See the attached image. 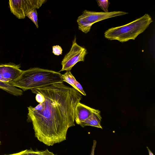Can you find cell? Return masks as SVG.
<instances>
[{
  "label": "cell",
  "mask_w": 155,
  "mask_h": 155,
  "mask_svg": "<svg viewBox=\"0 0 155 155\" xmlns=\"http://www.w3.org/2000/svg\"><path fill=\"white\" fill-rule=\"evenodd\" d=\"M31 90L39 103L28 107V120L32 123L35 137L49 146L65 140L68 129L75 125L74 109L81 94L63 82Z\"/></svg>",
  "instance_id": "cell-1"
},
{
  "label": "cell",
  "mask_w": 155,
  "mask_h": 155,
  "mask_svg": "<svg viewBox=\"0 0 155 155\" xmlns=\"http://www.w3.org/2000/svg\"><path fill=\"white\" fill-rule=\"evenodd\" d=\"M63 82L60 72L35 67L23 71L17 78L9 83L25 91Z\"/></svg>",
  "instance_id": "cell-2"
},
{
  "label": "cell",
  "mask_w": 155,
  "mask_h": 155,
  "mask_svg": "<svg viewBox=\"0 0 155 155\" xmlns=\"http://www.w3.org/2000/svg\"><path fill=\"white\" fill-rule=\"evenodd\" d=\"M153 21L147 14L125 25L112 27L106 31L105 37L110 40H117L123 42L130 40H135L143 32Z\"/></svg>",
  "instance_id": "cell-3"
},
{
  "label": "cell",
  "mask_w": 155,
  "mask_h": 155,
  "mask_svg": "<svg viewBox=\"0 0 155 155\" xmlns=\"http://www.w3.org/2000/svg\"><path fill=\"white\" fill-rule=\"evenodd\" d=\"M128 13L120 11H115L105 13L84 10L79 16L77 21L78 29L86 34L90 31L92 25L96 22L108 18L125 15Z\"/></svg>",
  "instance_id": "cell-4"
},
{
  "label": "cell",
  "mask_w": 155,
  "mask_h": 155,
  "mask_svg": "<svg viewBox=\"0 0 155 155\" xmlns=\"http://www.w3.org/2000/svg\"><path fill=\"white\" fill-rule=\"evenodd\" d=\"M87 54V49L77 43L75 36L70 51L65 55L61 62L62 68L59 72L70 71L78 62L84 61Z\"/></svg>",
  "instance_id": "cell-5"
},
{
  "label": "cell",
  "mask_w": 155,
  "mask_h": 155,
  "mask_svg": "<svg viewBox=\"0 0 155 155\" xmlns=\"http://www.w3.org/2000/svg\"><path fill=\"white\" fill-rule=\"evenodd\" d=\"M45 0H11L9 5L11 12L19 19L25 18L27 13L34 9L40 8Z\"/></svg>",
  "instance_id": "cell-6"
},
{
  "label": "cell",
  "mask_w": 155,
  "mask_h": 155,
  "mask_svg": "<svg viewBox=\"0 0 155 155\" xmlns=\"http://www.w3.org/2000/svg\"><path fill=\"white\" fill-rule=\"evenodd\" d=\"M20 68L19 64L12 63L3 64L0 67V73L9 82L16 79L22 74L23 71L21 70Z\"/></svg>",
  "instance_id": "cell-7"
},
{
  "label": "cell",
  "mask_w": 155,
  "mask_h": 155,
  "mask_svg": "<svg viewBox=\"0 0 155 155\" xmlns=\"http://www.w3.org/2000/svg\"><path fill=\"white\" fill-rule=\"evenodd\" d=\"M98 110H97L90 107L79 102L78 103L75 108L74 121L77 124L80 125L81 122Z\"/></svg>",
  "instance_id": "cell-8"
},
{
  "label": "cell",
  "mask_w": 155,
  "mask_h": 155,
  "mask_svg": "<svg viewBox=\"0 0 155 155\" xmlns=\"http://www.w3.org/2000/svg\"><path fill=\"white\" fill-rule=\"evenodd\" d=\"M63 81L71 85L74 88L82 94L86 95V94L82 86L77 81L70 71H66L63 74H62Z\"/></svg>",
  "instance_id": "cell-9"
},
{
  "label": "cell",
  "mask_w": 155,
  "mask_h": 155,
  "mask_svg": "<svg viewBox=\"0 0 155 155\" xmlns=\"http://www.w3.org/2000/svg\"><path fill=\"white\" fill-rule=\"evenodd\" d=\"M100 112L98 110L97 111L93 113L85 120L81 122L80 125L82 127H84L86 126H90L102 129L101 125L102 117Z\"/></svg>",
  "instance_id": "cell-10"
},
{
  "label": "cell",
  "mask_w": 155,
  "mask_h": 155,
  "mask_svg": "<svg viewBox=\"0 0 155 155\" xmlns=\"http://www.w3.org/2000/svg\"><path fill=\"white\" fill-rule=\"evenodd\" d=\"M0 88L16 96H21L23 94V91L21 89L13 86L9 82H4L0 81Z\"/></svg>",
  "instance_id": "cell-11"
},
{
  "label": "cell",
  "mask_w": 155,
  "mask_h": 155,
  "mask_svg": "<svg viewBox=\"0 0 155 155\" xmlns=\"http://www.w3.org/2000/svg\"><path fill=\"white\" fill-rule=\"evenodd\" d=\"M28 155H55L53 152L49 151L48 149L44 150H34L31 149L25 150Z\"/></svg>",
  "instance_id": "cell-12"
},
{
  "label": "cell",
  "mask_w": 155,
  "mask_h": 155,
  "mask_svg": "<svg viewBox=\"0 0 155 155\" xmlns=\"http://www.w3.org/2000/svg\"><path fill=\"white\" fill-rule=\"evenodd\" d=\"M26 16L29 18L35 24L36 27L38 28V13L36 9H34L30 11L27 13Z\"/></svg>",
  "instance_id": "cell-13"
},
{
  "label": "cell",
  "mask_w": 155,
  "mask_h": 155,
  "mask_svg": "<svg viewBox=\"0 0 155 155\" xmlns=\"http://www.w3.org/2000/svg\"><path fill=\"white\" fill-rule=\"evenodd\" d=\"M98 6L103 10L104 12L107 13L108 12V8L110 2L108 0H97Z\"/></svg>",
  "instance_id": "cell-14"
},
{
  "label": "cell",
  "mask_w": 155,
  "mask_h": 155,
  "mask_svg": "<svg viewBox=\"0 0 155 155\" xmlns=\"http://www.w3.org/2000/svg\"><path fill=\"white\" fill-rule=\"evenodd\" d=\"M63 50L58 45H54L52 47V53L55 55H59L62 54Z\"/></svg>",
  "instance_id": "cell-15"
},
{
  "label": "cell",
  "mask_w": 155,
  "mask_h": 155,
  "mask_svg": "<svg viewBox=\"0 0 155 155\" xmlns=\"http://www.w3.org/2000/svg\"><path fill=\"white\" fill-rule=\"evenodd\" d=\"M97 142L96 140H94L92 148L91 153L90 155H94V150L96 147Z\"/></svg>",
  "instance_id": "cell-16"
},
{
  "label": "cell",
  "mask_w": 155,
  "mask_h": 155,
  "mask_svg": "<svg viewBox=\"0 0 155 155\" xmlns=\"http://www.w3.org/2000/svg\"><path fill=\"white\" fill-rule=\"evenodd\" d=\"M13 155H28L25 152V150L20 152L13 154Z\"/></svg>",
  "instance_id": "cell-17"
},
{
  "label": "cell",
  "mask_w": 155,
  "mask_h": 155,
  "mask_svg": "<svg viewBox=\"0 0 155 155\" xmlns=\"http://www.w3.org/2000/svg\"><path fill=\"white\" fill-rule=\"evenodd\" d=\"M0 81L4 82H9L5 78L1 73H0Z\"/></svg>",
  "instance_id": "cell-18"
},
{
  "label": "cell",
  "mask_w": 155,
  "mask_h": 155,
  "mask_svg": "<svg viewBox=\"0 0 155 155\" xmlns=\"http://www.w3.org/2000/svg\"><path fill=\"white\" fill-rule=\"evenodd\" d=\"M147 148L148 150V153L149 155H154L152 152L151 151V150L149 149V148L147 147Z\"/></svg>",
  "instance_id": "cell-19"
},
{
  "label": "cell",
  "mask_w": 155,
  "mask_h": 155,
  "mask_svg": "<svg viewBox=\"0 0 155 155\" xmlns=\"http://www.w3.org/2000/svg\"><path fill=\"white\" fill-rule=\"evenodd\" d=\"M3 65V64H0V67L2 66Z\"/></svg>",
  "instance_id": "cell-20"
},
{
  "label": "cell",
  "mask_w": 155,
  "mask_h": 155,
  "mask_svg": "<svg viewBox=\"0 0 155 155\" xmlns=\"http://www.w3.org/2000/svg\"><path fill=\"white\" fill-rule=\"evenodd\" d=\"M13 155V154H10V155Z\"/></svg>",
  "instance_id": "cell-21"
},
{
  "label": "cell",
  "mask_w": 155,
  "mask_h": 155,
  "mask_svg": "<svg viewBox=\"0 0 155 155\" xmlns=\"http://www.w3.org/2000/svg\"></svg>",
  "instance_id": "cell-22"
}]
</instances>
